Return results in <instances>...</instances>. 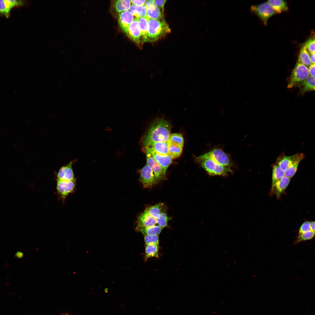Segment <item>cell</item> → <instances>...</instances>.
<instances>
[{
	"label": "cell",
	"instance_id": "d6a6232c",
	"mask_svg": "<svg viewBox=\"0 0 315 315\" xmlns=\"http://www.w3.org/2000/svg\"><path fill=\"white\" fill-rule=\"evenodd\" d=\"M315 235V232L309 230L305 232L298 234V235L295 240L293 243V244L295 245L301 242L305 241L312 239Z\"/></svg>",
	"mask_w": 315,
	"mask_h": 315
},
{
	"label": "cell",
	"instance_id": "603a6c76",
	"mask_svg": "<svg viewBox=\"0 0 315 315\" xmlns=\"http://www.w3.org/2000/svg\"><path fill=\"white\" fill-rule=\"evenodd\" d=\"M300 87V93L301 94L314 90L315 77L309 76Z\"/></svg>",
	"mask_w": 315,
	"mask_h": 315
},
{
	"label": "cell",
	"instance_id": "5b68a950",
	"mask_svg": "<svg viewBox=\"0 0 315 315\" xmlns=\"http://www.w3.org/2000/svg\"><path fill=\"white\" fill-rule=\"evenodd\" d=\"M251 11L257 15L266 25L269 18L277 13L272 6L267 2L258 5H253Z\"/></svg>",
	"mask_w": 315,
	"mask_h": 315
},
{
	"label": "cell",
	"instance_id": "9a60e30c",
	"mask_svg": "<svg viewBox=\"0 0 315 315\" xmlns=\"http://www.w3.org/2000/svg\"><path fill=\"white\" fill-rule=\"evenodd\" d=\"M134 20L133 15L129 11L121 12L119 15L118 22L122 31L127 34L129 27Z\"/></svg>",
	"mask_w": 315,
	"mask_h": 315
},
{
	"label": "cell",
	"instance_id": "d4e9b609",
	"mask_svg": "<svg viewBox=\"0 0 315 315\" xmlns=\"http://www.w3.org/2000/svg\"><path fill=\"white\" fill-rule=\"evenodd\" d=\"M272 166V188L275 183L285 175L284 172L280 167L276 163L273 164Z\"/></svg>",
	"mask_w": 315,
	"mask_h": 315
},
{
	"label": "cell",
	"instance_id": "d6986e66",
	"mask_svg": "<svg viewBox=\"0 0 315 315\" xmlns=\"http://www.w3.org/2000/svg\"><path fill=\"white\" fill-rule=\"evenodd\" d=\"M144 147L151 149L161 154L168 155L167 142H154Z\"/></svg>",
	"mask_w": 315,
	"mask_h": 315
},
{
	"label": "cell",
	"instance_id": "8d00e7d4",
	"mask_svg": "<svg viewBox=\"0 0 315 315\" xmlns=\"http://www.w3.org/2000/svg\"><path fill=\"white\" fill-rule=\"evenodd\" d=\"M310 222L306 221L303 223L300 227L298 234H301L307 231L310 230Z\"/></svg>",
	"mask_w": 315,
	"mask_h": 315
},
{
	"label": "cell",
	"instance_id": "484cf974",
	"mask_svg": "<svg viewBox=\"0 0 315 315\" xmlns=\"http://www.w3.org/2000/svg\"><path fill=\"white\" fill-rule=\"evenodd\" d=\"M158 245L155 244L145 245V257L146 259L152 257L158 256Z\"/></svg>",
	"mask_w": 315,
	"mask_h": 315
},
{
	"label": "cell",
	"instance_id": "277c9868",
	"mask_svg": "<svg viewBox=\"0 0 315 315\" xmlns=\"http://www.w3.org/2000/svg\"><path fill=\"white\" fill-rule=\"evenodd\" d=\"M307 67L297 62L291 72L287 85L288 88L300 87L309 76Z\"/></svg>",
	"mask_w": 315,
	"mask_h": 315
},
{
	"label": "cell",
	"instance_id": "4dcf8cb0",
	"mask_svg": "<svg viewBox=\"0 0 315 315\" xmlns=\"http://www.w3.org/2000/svg\"><path fill=\"white\" fill-rule=\"evenodd\" d=\"M162 228L158 225L154 226L142 228L139 231L144 235H158L160 233Z\"/></svg>",
	"mask_w": 315,
	"mask_h": 315
},
{
	"label": "cell",
	"instance_id": "b9f144b4",
	"mask_svg": "<svg viewBox=\"0 0 315 315\" xmlns=\"http://www.w3.org/2000/svg\"><path fill=\"white\" fill-rule=\"evenodd\" d=\"M310 230L312 231L315 232V222L312 221L310 223Z\"/></svg>",
	"mask_w": 315,
	"mask_h": 315
},
{
	"label": "cell",
	"instance_id": "ac0fdd59",
	"mask_svg": "<svg viewBox=\"0 0 315 315\" xmlns=\"http://www.w3.org/2000/svg\"><path fill=\"white\" fill-rule=\"evenodd\" d=\"M290 181V178L285 176L275 183L271 190L274 192L277 198L286 188Z\"/></svg>",
	"mask_w": 315,
	"mask_h": 315
},
{
	"label": "cell",
	"instance_id": "2e32d148",
	"mask_svg": "<svg viewBox=\"0 0 315 315\" xmlns=\"http://www.w3.org/2000/svg\"><path fill=\"white\" fill-rule=\"evenodd\" d=\"M127 35L139 45L141 42V33L138 22L136 18L128 27Z\"/></svg>",
	"mask_w": 315,
	"mask_h": 315
},
{
	"label": "cell",
	"instance_id": "f546056e",
	"mask_svg": "<svg viewBox=\"0 0 315 315\" xmlns=\"http://www.w3.org/2000/svg\"><path fill=\"white\" fill-rule=\"evenodd\" d=\"M168 144V154L172 159L179 157L182 152L183 147L170 144Z\"/></svg>",
	"mask_w": 315,
	"mask_h": 315
},
{
	"label": "cell",
	"instance_id": "4316f807",
	"mask_svg": "<svg viewBox=\"0 0 315 315\" xmlns=\"http://www.w3.org/2000/svg\"><path fill=\"white\" fill-rule=\"evenodd\" d=\"M167 143L183 147L184 140L182 134L178 133L170 134L168 139Z\"/></svg>",
	"mask_w": 315,
	"mask_h": 315
},
{
	"label": "cell",
	"instance_id": "74e56055",
	"mask_svg": "<svg viewBox=\"0 0 315 315\" xmlns=\"http://www.w3.org/2000/svg\"><path fill=\"white\" fill-rule=\"evenodd\" d=\"M167 0H155L154 1L156 6L160 9L162 10V12L163 14L164 7Z\"/></svg>",
	"mask_w": 315,
	"mask_h": 315
},
{
	"label": "cell",
	"instance_id": "4fadbf2b",
	"mask_svg": "<svg viewBox=\"0 0 315 315\" xmlns=\"http://www.w3.org/2000/svg\"><path fill=\"white\" fill-rule=\"evenodd\" d=\"M144 147L151 154L153 158L161 165L164 174L165 175L167 169L172 162V159L168 155L161 154L151 149Z\"/></svg>",
	"mask_w": 315,
	"mask_h": 315
},
{
	"label": "cell",
	"instance_id": "f1b7e54d",
	"mask_svg": "<svg viewBox=\"0 0 315 315\" xmlns=\"http://www.w3.org/2000/svg\"><path fill=\"white\" fill-rule=\"evenodd\" d=\"M298 62L307 66H309L312 64L309 54L303 45L299 53Z\"/></svg>",
	"mask_w": 315,
	"mask_h": 315
},
{
	"label": "cell",
	"instance_id": "9c48e42d",
	"mask_svg": "<svg viewBox=\"0 0 315 315\" xmlns=\"http://www.w3.org/2000/svg\"><path fill=\"white\" fill-rule=\"evenodd\" d=\"M75 160H72L65 165L62 167L56 174V181H68L76 179L72 165Z\"/></svg>",
	"mask_w": 315,
	"mask_h": 315
},
{
	"label": "cell",
	"instance_id": "30bf717a",
	"mask_svg": "<svg viewBox=\"0 0 315 315\" xmlns=\"http://www.w3.org/2000/svg\"><path fill=\"white\" fill-rule=\"evenodd\" d=\"M207 153L218 164L228 167L231 165V162L228 156L222 150L214 149Z\"/></svg>",
	"mask_w": 315,
	"mask_h": 315
},
{
	"label": "cell",
	"instance_id": "7402d4cb",
	"mask_svg": "<svg viewBox=\"0 0 315 315\" xmlns=\"http://www.w3.org/2000/svg\"><path fill=\"white\" fill-rule=\"evenodd\" d=\"M267 2L272 6L277 13L287 10L288 7L287 3L283 0H269Z\"/></svg>",
	"mask_w": 315,
	"mask_h": 315
},
{
	"label": "cell",
	"instance_id": "e575fe53",
	"mask_svg": "<svg viewBox=\"0 0 315 315\" xmlns=\"http://www.w3.org/2000/svg\"><path fill=\"white\" fill-rule=\"evenodd\" d=\"M144 236L145 245L150 244H159V238L158 235H146Z\"/></svg>",
	"mask_w": 315,
	"mask_h": 315
},
{
	"label": "cell",
	"instance_id": "7c38bea8",
	"mask_svg": "<svg viewBox=\"0 0 315 315\" xmlns=\"http://www.w3.org/2000/svg\"><path fill=\"white\" fill-rule=\"evenodd\" d=\"M26 1L20 0H0V14L6 18L10 15V10L13 7L24 5Z\"/></svg>",
	"mask_w": 315,
	"mask_h": 315
},
{
	"label": "cell",
	"instance_id": "1f68e13d",
	"mask_svg": "<svg viewBox=\"0 0 315 315\" xmlns=\"http://www.w3.org/2000/svg\"><path fill=\"white\" fill-rule=\"evenodd\" d=\"M131 3V1L130 0L116 1L114 5L116 11L119 13L127 11L130 7Z\"/></svg>",
	"mask_w": 315,
	"mask_h": 315
},
{
	"label": "cell",
	"instance_id": "ba28073f",
	"mask_svg": "<svg viewBox=\"0 0 315 315\" xmlns=\"http://www.w3.org/2000/svg\"><path fill=\"white\" fill-rule=\"evenodd\" d=\"M139 180L144 188H151L157 183L153 171L147 164L140 170Z\"/></svg>",
	"mask_w": 315,
	"mask_h": 315
},
{
	"label": "cell",
	"instance_id": "6da1fadb",
	"mask_svg": "<svg viewBox=\"0 0 315 315\" xmlns=\"http://www.w3.org/2000/svg\"><path fill=\"white\" fill-rule=\"evenodd\" d=\"M171 128L170 123L164 118L155 119L142 138V145L145 146L154 142H167Z\"/></svg>",
	"mask_w": 315,
	"mask_h": 315
},
{
	"label": "cell",
	"instance_id": "f35d334b",
	"mask_svg": "<svg viewBox=\"0 0 315 315\" xmlns=\"http://www.w3.org/2000/svg\"><path fill=\"white\" fill-rule=\"evenodd\" d=\"M146 0H132L131 2L133 4L137 6H143L145 4Z\"/></svg>",
	"mask_w": 315,
	"mask_h": 315
},
{
	"label": "cell",
	"instance_id": "e0dca14e",
	"mask_svg": "<svg viewBox=\"0 0 315 315\" xmlns=\"http://www.w3.org/2000/svg\"><path fill=\"white\" fill-rule=\"evenodd\" d=\"M305 157V156L303 153H297L294 160L284 171L285 176L290 179L293 177L297 171L300 162Z\"/></svg>",
	"mask_w": 315,
	"mask_h": 315
},
{
	"label": "cell",
	"instance_id": "5bb4252c",
	"mask_svg": "<svg viewBox=\"0 0 315 315\" xmlns=\"http://www.w3.org/2000/svg\"><path fill=\"white\" fill-rule=\"evenodd\" d=\"M144 6L146 10L148 18L158 20L164 19L163 13L155 5L154 0L146 1Z\"/></svg>",
	"mask_w": 315,
	"mask_h": 315
},
{
	"label": "cell",
	"instance_id": "8fae6325",
	"mask_svg": "<svg viewBox=\"0 0 315 315\" xmlns=\"http://www.w3.org/2000/svg\"><path fill=\"white\" fill-rule=\"evenodd\" d=\"M157 223V220L151 216L145 210L137 219L136 230L139 231L142 228L152 226Z\"/></svg>",
	"mask_w": 315,
	"mask_h": 315
},
{
	"label": "cell",
	"instance_id": "836d02e7",
	"mask_svg": "<svg viewBox=\"0 0 315 315\" xmlns=\"http://www.w3.org/2000/svg\"><path fill=\"white\" fill-rule=\"evenodd\" d=\"M169 219L166 212V207L164 205L162 209L160 218L157 220V223L158 225L163 228L167 226Z\"/></svg>",
	"mask_w": 315,
	"mask_h": 315
},
{
	"label": "cell",
	"instance_id": "83f0119b",
	"mask_svg": "<svg viewBox=\"0 0 315 315\" xmlns=\"http://www.w3.org/2000/svg\"><path fill=\"white\" fill-rule=\"evenodd\" d=\"M129 10L132 14L137 18L147 17V11L144 6H137L132 4Z\"/></svg>",
	"mask_w": 315,
	"mask_h": 315
},
{
	"label": "cell",
	"instance_id": "ffe728a7",
	"mask_svg": "<svg viewBox=\"0 0 315 315\" xmlns=\"http://www.w3.org/2000/svg\"><path fill=\"white\" fill-rule=\"evenodd\" d=\"M296 155L297 153L290 156L282 154L278 158L276 163L284 172L294 160Z\"/></svg>",
	"mask_w": 315,
	"mask_h": 315
},
{
	"label": "cell",
	"instance_id": "60d3db41",
	"mask_svg": "<svg viewBox=\"0 0 315 315\" xmlns=\"http://www.w3.org/2000/svg\"><path fill=\"white\" fill-rule=\"evenodd\" d=\"M310 54L309 56L312 64H315V53Z\"/></svg>",
	"mask_w": 315,
	"mask_h": 315
},
{
	"label": "cell",
	"instance_id": "52a82bcc",
	"mask_svg": "<svg viewBox=\"0 0 315 315\" xmlns=\"http://www.w3.org/2000/svg\"><path fill=\"white\" fill-rule=\"evenodd\" d=\"M142 150L146 155L147 165L153 171L158 183L163 179L165 176L164 174L162 168L151 154L145 147L143 148Z\"/></svg>",
	"mask_w": 315,
	"mask_h": 315
},
{
	"label": "cell",
	"instance_id": "8992f818",
	"mask_svg": "<svg viewBox=\"0 0 315 315\" xmlns=\"http://www.w3.org/2000/svg\"><path fill=\"white\" fill-rule=\"evenodd\" d=\"M56 182V189L57 196L64 202L67 196L75 191L76 179Z\"/></svg>",
	"mask_w": 315,
	"mask_h": 315
},
{
	"label": "cell",
	"instance_id": "7a4b0ae2",
	"mask_svg": "<svg viewBox=\"0 0 315 315\" xmlns=\"http://www.w3.org/2000/svg\"><path fill=\"white\" fill-rule=\"evenodd\" d=\"M196 161L210 176H225L232 172L229 167L220 165L215 162L207 153L197 158Z\"/></svg>",
	"mask_w": 315,
	"mask_h": 315
},
{
	"label": "cell",
	"instance_id": "3957f363",
	"mask_svg": "<svg viewBox=\"0 0 315 315\" xmlns=\"http://www.w3.org/2000/svg\"><path fill=\"white\" fill-rule=\"evenodd\" d=\"M147 18L148 29L147 42L157 41L171 32V29L164 19L158 20Z\"/></svg>",
	"mask_w": 315,
	"mask_h": 315
},
{
	"label": "cell",
	"instance_id": "ab89813d",
	"mask_svg": "<svg viewBox=\"0 0 315 315\" xmlns=\"http://www.w3.org/2000/svg\"><path fill=\"white\" fill-rule=\"evenodd\" d=\"M309 72L311 76L315 77V64H311L309 67Z\"/></svg>",
	"mask_w": 315,
	"mask_h": 315
},
{
	"label": "cell",
	"instance_id": "cb8c5ba5",
	"mask_svg": "<svg viewBox=\"0 0 315 315\" xmlns=\"http://www.w3.org/2000/svg\"><path fill=\"white\" fill-rule=\"evenodd\" d=\"M164 206V203H160L147 208L145 210L152 217L158 220L160 218L162 209Z\"/></svg>",
	"mask_w": 315,
	"mask_h": 315
},
{
	"label": "cell",
	"instance_id": "44dd1931",
	"mask_svg": "<svg viewBox=\"0 0 315 315\" xmlns=\"http://www.w3.org/2000/svg\"><path fill=\"white\" fill-rule=\"evenodd\" d=\"M139 24L143 42H147L148 29V21L147 17L144 18H136Z\"/></svg>",
	"mask_w": 315,
	"mask_h": 315
},
{
	"label": "cell",
	"instance_id": "d590c367",
	"mask_svg": "<svg viewBox=\"0 0 315 315\" xmlns=\"http://www.w3.org/2000/svg\"><path fill=\"white\" fill-rule=\"evenodd\" d=\"M303 45L310 53H315V38H311L307 41Z\"/></svg>",
	"mask_w": 315,
	"mask_h": 315
},
{
	"label": "cell",
	"instance_id": "7bdbcfd3",
	"mask_svg": "<svg viewBox=\"0 0 315 315\" xmlns=\"http://www.w3.org/2000/svg\"><path fill=\"white\" fill-rule=\"evenodd\" d=\"M108 289L107 288H106V289H105L104 292L105 293H107L108 292Z\"/></svg>",
	"mask_w": 315,
	"mask_h": 315
}]
</instances>
